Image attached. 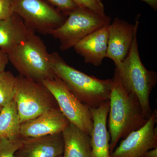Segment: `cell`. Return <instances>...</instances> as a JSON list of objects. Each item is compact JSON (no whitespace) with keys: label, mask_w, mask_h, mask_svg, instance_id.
Returning <instances> with one entry per match:
<instances>
[{"label":"cell","mask_w":157,"mask_h":157,"mask_svg":"<svg viewBox=\"0 0 157 157\" xmlns=\"http://www.w3.org/2000/svg\"><path fill=\"white\" fill-rule=\"evenodd\" d=\"M113 80L108 114L110 154L121 138L140 128L150 117L144 111L137 98L124 89L116 68Z\"/></svg>","instance_id":"1"},{"label":"cell","mask_w":157,"mask_h":157,"mask_svg":"<svg viewBox=\"0 0 157 157\" xmlns=\"http://www.w3.org/2000/svg\"><path fill=\"white\" fill-rule=\"evenodd\" d=\"M50 55L56 75L82 103L90 108H96L109 101L113 78L101 79L89 76L68 65L57 52Z\"/></svg>","instance_id":"2"},{"label":"cell","mask_w":157,"mask_h":157,"mask_svg":"<svg viewBox=\"0 0 157 157\" xmlns=\"http://www.w3.org/2000/svg\"><path fill=\"white\" fill-rule=\"evenodd\" d=\"M8 55L9 62L23 77L42 83L56 76L50 54L43 40L35 33Z\"/></svg>","instance_id":"3"},{"label":"cell","mask_w":157,"mask_h":157,"mask_svg":"<svg viewBox=\"0 0 157 157\" xmlns=\"http://www.w3.org/2000/svg\"><path fill=\"white\" fill-rule=\"evenodd\" d=\"M135 33L128 53L117 67L123 86L129 94L138 99L144 111L148 117L152 111L150 96L157 81V73L145 68L140 59Z\"/></svg>","instance_id":"4"},{"label":"cell","mask_w":157,"mask_h":157,"mask_svg":"<svg viewBox=\"0 0 157 157\" xmlns=\"http://www.w3.org/2000/svg\"><path fill=\"white\" fill-rule=\"evenodd\" d=\"M111 18L106 14L78 7L71 12L64 22L50 35L59 42L64 51L73 48L80 40L98 29L109 25Z\"/></svg>","instance_id":"5"},{"label":"cell","mask_w":157,"mask_h":157,"mask_svg":"<svg viewBox=\"0 0 157 157\" xmlns=\"http://www.w3.org/2000/svg\"><path fill=\"white\" fill-rule=\"evenodd\" d=\"M14 101L21 124L33 119L54 107H58L55 99L42 83L23 76H16Z\"/></svg>","instance_id":"6"},{"label":"cell","mask_w":157,"mask_h":157,"mask_svg":"<svg viewBox=\"0 0 157 157\" xmlns=\"http://www.w3.org/2000/svg\"><path fill=\"white\" fill-rule=\"evenodd\" d=\"M13 11L34 32L50 35L67 16L46 0H12Z\"/></svg>","instance_id":"7"},{"label":"cell","mask_w":157,"mask_h":157,"mask_svg":"<svg viewBox=\"0 0 157 157\" xmlns=\"http://www.w3.org/2000/svg\"><path fill=\"white\" fill-rule=\"evenodd\" d=\"M42 83L53 96L59 108L70 123L90 136L93 121L89 107L78 100L58 76L44 80Z\"/></svg>","instance_id":"8"},{"label":"cell","mask_w":157,"mask_h":157,"mask_svg":"<svg viewBox=\"0 0 157 157\" xmlns=\"http://www.w3.org/2000/svg\"><path fill=\"white\" fill-rule=\"evenodd\" d=\"M156 109L146 124L130 133L111 154V157H143L150 150L157 147Z\"/></svg>","instance_id":"9"},{"label":"cell","mask_w":157,"mask_h":157,"mask_svg":"<svg viewBox=\"0 0 157 157\" xmlns=\"http://www.w3.org/2000/svg\"><path fill=\"white\" fill-rule=\"evenodd\" d=\"M138 25V20L135 25H132L118 17L109 25L106 58L111 59L116 67L126 57Z\"/></svg>","instance_id":"10"},{"label":"cell","mask_w":157,"mask_h":157,"mask_svg":"<svg viewBox=\"0 0 157 157\" xmlns=\"http://www.w3.org/2000/svg\"><path fill=\"white\" fill-rule=\"evenodd\" d=\"M70 123L59 107H54L38 117L21 124L20 135L25 138L60 134Z\"/></svg>","instance_id":"11"},{"label":"cell","mask_w":157,"mask_h":157,"mask_svg":"<svg viewBox=\"0 0 157 157\" xmlns=\"http://www.w3.org/2000/svg\"><path fill=\"white\" fill-rule=\"evenodd\" d=\"M62 133L34 138H23L14 157H58L63 155Z\"/></svg>","instance_id":"12"},{"label":"cell","mask_w":157,"mask_h":157,"mask_svg":"<svg viewBox=\"0 0 157 157\" xmlns=\"http://www.w3.org/2000/svg\"><path fill=\"white\" fill-rule=\"evenodd\" d=\"M93 121L91 135L92 157H111L109 151L110 137L107 131V120L109 101L96 108H90Z\"/></svg>","instance_id":"13"},{"label":"cell","mask_w":157,"mask_h":157,"mask_svg":"<svg viewBox=\"0 0 157 157\" xmlns=\"http://www.w3.org/2000/svg\"><path fill=\"white\" fill-rule=\"evenodd\" d=\"M109 25L98 29L80 40L73 48L84 58L86 63L101 66L106 58Z\"/></svg>","instance_id":"14"},{"label":"cell","mask_w":157,"mask_h":157,"mask_svg":"<svg viewBox=\"0 0 157 157\" xmlns=\"http://www.w3.org/2000/svg\"><path fill=\"white\" fill-rule=\"evenodd\" d=\"M35 33L14 12L0 21V49L8 54Z\"/></svg>","instance_id":"15"},{"label":"cell","mask_w":157,"mask_h":157,"mask_svg":"<svg viewBox=\"0 0 157 157\" xmlns=\"http://www.w3.org/2000/svg\"><path fill=\"white\" fill-rule=\"evenodd\" d=\"M63 157H92L90 136L73 124L63 132Z\"/></svg>","instance_id":"16"},{"label":"cell","mask_w":157,"mask_h":157,"mask_svg":"<svg viewBox=\"0 0 157 157\" xmlns=\"http://www.w3.org/2000/svg\"><path fill=\"white\" fill-rule=\"evenodd\" d=\"M20 121L14 100L3 107L0 112V138H20Z\"/></svg>","instance_id":"17"},{"label":"cell","mask_w":157,"mask_h":157,"mask_svg":"<svg viewBox=\"0 0 157 157\" xmlns=\"http://www.w3.org/2000/svg\"><path fill=\"white\" fill-rule=\"evenodd\" d=\"M17 78L10 71L0 72V106L5 107L14 100Z\"/></svg>","instance_id":"18"},{"label":"cell","mask_w":157,"mask_h":157,"mask_svg":"<svg viewBox=\"0 0 157 157\" xmlns=\"http://www.w3.org/2000/svg\"><path fill=\"white\" fill-rule=\"evenodd\" d=\"M23 138L9 139L0 138V157H14L21 146Z\"/></svg>","instance_id":"19"},{"label":"cell","mask_w":157,"mask_h":157,"mask_svg":"<svg viewBox=\"0 0 157 157\" xmlns=\"http://www.w3.org/2000/svg\"><path fill=\"white\" fill-rule=\"evenodd\" d=\"M46 1L67 16L78 7L73 0Z\"/></svg>","instance_id":"20"},{"label":"cell","mask_w":157,"mask_h":157,"mask_svg":"<svg viewBox=\"0 0 157 157\" xmlns=\"http://www.w3.org/2000/svg\"><path fill=\"white\" fill-rule=\"evenodd\" d=\"M78 7L86 8L101 14H105L104 4L101 0H73Z\"/></svg>","instance_id":"21"},{"label":"cell","mask_w":157,"mask_h":157,"mask_svg":"<svg viewBox=\"0 0 157 157\" xmlns=\"http://www.w3.org/2000/svg\"><path fill=\"white\" fill-rule=\"evenodd\" d=\"M12 0H0V21L14 13Z\"/></svg>","instance_id":"22"},{"label":"cell","mask_w":157,"mask_h":157,"mask_svg":"<svg viewBox=\"0 0 157 157\" xmlns=\"http://www.w3.org/2000/svg\"><path fill=\"white\" fill-rule=\"evenodd\" d=\"M9 62L8 54L0 49V72L5 71V69Z\"/></svg>","instance_id":"23"},{"label":"cell","mask_w":157,"mask_h":157,"mask_svg":"<svg viewBox=\"0 0 157 157\" xmlns=\"http://www.w3.org/2000/svg\"><path fill=\"white\" fill-rule=\"evenodd\" d=\"M143 157H157V147L149 150Z\"/></svg>","instance_id":"24"},{"label":"cell","mask_w":157,"mask_h":157,"mask_svg":"<svg viewBox=\"0 0 157 157\" xmlns=\"http://www.w3.org/2000/svg\"><path fill=\"white\" fill-rule=\"evenodd\" d=\"M145 2L149 6H151L153 9L156 10L157 9V0H142Z\"/></svg>","instance_id":"25"},{"label":"cell","mask_w":157,"mask_h":157,"mask_svg":"<svg viewBox=\"0 0 157 157\" xmlns=\"http://www.w3.org/2000/svg\"><path fill=\"white\" fill-rule=\"evenodd\" d=\"M2 107H2V106H0V112H1V110H2Z\"/></svg>","instance_id":"26"},{"label":"cell","mask_w":157,"mask_h":157,"mask_svg":"<svg viewBox=\"0 0 157 157\" xmlns=\"http://www.w3.org/2000/svg\"><path fill=\"white\" fill-rule=\"evenodd\" d=\"M58 157H63V155H61V156H59Z\"/></svg>","instance_id":"27"}]
</instances>
